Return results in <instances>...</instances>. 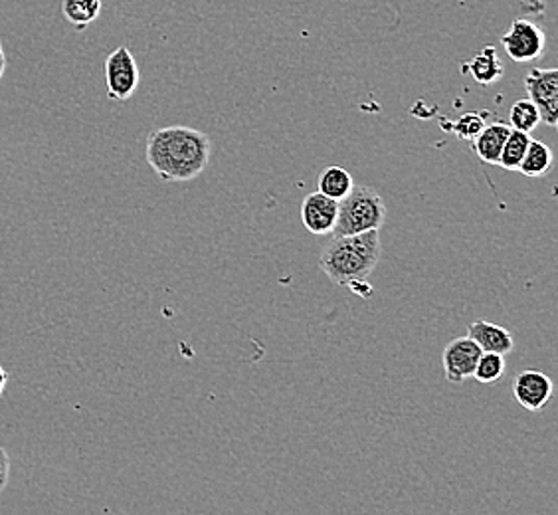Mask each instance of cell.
<instances>
[{"mask_svg": "<svg viewBox=\"0 0 558 515\" xmlns=\"http://www.w3.org/2000/svg\"><path fill=\"white\" fill-rule=\"evenodd\" d=\"M9 476H11V458H9V452L0 446V492L7 488Z\"/></svg>", "mask_w": 558, "mask_h": 515, "instance_id": "cell-20", "label": "cell"}, {"mask_svg": "<svg viewBox=\"0 0 558 515\" xmlns=\"http://www.w3.org/2000/svg\"><path fill=\"white\" fill-rule=\"evenodd\" d=\"M337 211H339V201L329 199L325 194H307L301 203V223L305 230H310L315 237H325L333 232L335 223H337Z\"/></svg>", "mask_w": 558, "mask_h": 515, "instance_id": "cell-9", "label": "cell"}, {"mask_svg": "<svg viewBox=\"0 0 558 515\" xmlns=\"http://www.w3.org/2000/svg\"><path fill=\"white\" fill-rule=\"evenodd\" d=\"M380 254V228L353 237L333 238L319 258V268L335 286L351 288L356 296L371 298L373 286L368 284V276L376 268Z\"/></svg>", "mask_w": 558, "mask_h": 515, "instance_id": "cell-2", "label": "cell"}, {"mask_svg": "<svg viewBox=\"0 0 558 515\" xmlns=\"http://www.w3.org/2000/svg\"><path fill=\"white\" fill-rule=\"evenodd\" d=\"M468 337H472L484 354L509 355L515 347V339L509 330H505L504 325L484 322V320L473 322L468 327Z\"/></svg>", "mask_w": 558, "mask_h": 515, "instance_id": "cell-10", "label": "cell"}, {"mask_svg": "<svg viewBox=\"0 0 558 515\" xmlns=\"http://www.w3.org/2000/svg\"><path fill=\"white\" fill-rule=\"evenodd\" d=\"M317 187H319L317 191L325 194V196L335 199V201H341L343 196L351 193V189L354 187L353 175L347 171L344 167L331 165V167H327L319 175Z\"/></svg>", "mask_w": 558, "mask_h": 515, "instance_id": "cell-14", "label": "cell"}, {"mask_svg": "<svg viewBox=\"0 0 558 515\" xmlns=\"http://www.w3.org/2000/svg\"><path fill=\"white\" fill-rule=\"evenodd\" d=\"M553 391H555L553 379L547 373L535 371V369L521 371L513 383V393L519 405L531 412H538L547 407L548 400L553 397Z\"/></svg>", "mask_w": 558, "mask_h": 515, "instance_id": "cell-8", "label": "cell"}, {"mask_svg": "<svg viewBox=\"0 0 558 515\" xmlns=\"http://www.w3.org/2000/svg\"><path fill=\"white\" fill-rule=\"evenodd\" d=\"M509 133H511L509 123H501V121H495L489 125L485 123V128L480 131V135L472 141L475 155L487 165H497Z\"/></svg>", "mask_w": 558, "mask_h": 515, "instance_id": "cell-12", "label": "cell"}, {"mask_svg": "<svg viewBox=\"0 0 558 515\" xmlns=\"http://www.w3.org/2000/svg\"><path fill=\"white\" fill-rule=\"evenodd\" d=\"M480 345L473 342L472 337H458L444 349L441 361L446 379L453 385H462L463 381L472 379L473 369L477 366V359L482 357Z\"/></svg>", "mask_w": 558, "mask_h": 515, "instance_id": "cell-7", "label": "cell"}, {"mask_svg": "<svg viewBox=\"0 0 558 515\" xmlns=\"http://www.w3.org/2000/svg\"><path fill=\"white\" fill-rule=\"evenodd\" d=\"M213 155V143L198 129L171 125L153 131L145 157L150 169L165 183H189L205 171Z\"/></svg>", "mask_w": 558, "mask_h": 515, "instance_id": "cell-1", "label": "cell"}, {"mask_svg": "<svg viewBox=\"0 0 558 515\" xmlns=\"http://www.w3.org/2000/svg\"><path fill=\"white\" fill-rule=\"evenodd\" d=\"M505 373V355L482 354L477 359V366L473 369V379L482 385H492L499 381Z\"/></svg>", "mask_w": 558, "mask_h": 515, "instance_id": "cell-18", "label": "cell"}, {"mask_svg": "<svg viewBox=\"0 0 558 515\" xmlns=\"http://www.w3.org/2000/svg\"><path fill=\"white\" fill-rule=\"evenodd\" d=\"M529 99L537 106L541 121L548 128L558 125V70L533 68L525 77Z\"/></svg>", "mask_w": 558, "mask_h": 515, "instance_id": "cell-6", "label": "cell"}, {"mask_svg": "<svg viewBox=\"0 0 558 515\" xmlns=\"http://www.w3.org/2000/svg\"><path fill=\"white\" fill-rule=\"evenodd\" d=\"M463 74L472 75L480 86H494L505 75V65L494 46H485L480 55L462 65Z\"/></svg>", "mask_w": 558, "mask_h": 515, "instance_id": "cell-11", "label": "cell"}, {"mask_svg": "<svg viewBox=\"0 0 558 515\" xmlns=\"http://www.w3.org/2000/svg\"><path fill=\"white\" fill-rule=\"evenodd\" d=\"M529 141H531V133L511 129L509 137L505 141L504 149H501L497 165H499L501 169H505V171H517L519 165L523 161V157H525Z\"/></svg>", "mask_w": 558, "mask_h": 515, "instance_id": "cell-16", "label": "cell"}, {"mask_svg": "<svg viewBox=\"0 0 558 515\" xmlns=\"http://www.w3.org/2000/svg\"><path fill=\"white\" fill-rule=\"evenodd\" d=\"M541 123V116L538 109L529 97L526 99H517L513 108L509 111V125L517 131H525L531 133L535 131Z\"/></svg>", "mask_w": 558, "mask_h": 515, "instance_id": "cell-17", "label": "cell"}, {"mask_svg": "<svg viewBox=\"0 0 558 515\" xmlns=\"http://www.w3.org/2000/svg\"><path fill=\"white\" fill-rule=\"evenodd\" d=\"M387 220V206L373 187H353L351 193L339 201L333 238L353 237L376 230Z\"/></svg>", "mask_w": 558, "mask_h": 515, "instance_id": "cell-3", "label": "cell"}, {"mask_svg": "<svg viewBox=\"0 0 558 515\" xmlns=\"http://www.w3.org/2000/svg\"><path fill=\"white\" fill-rule=\"evenodd\" d=\"M505 52L519 64L533 62L545 55L547 36L538 28L535 22L526 19H517L511 22L509 31L501 36Z\"/></svg>", "mask_w": 558, "mask_h": 515, "instance_id": "cell-5", "label": "cell"}, {"mask_svg": "<svg viewBox=\"0 0 558 515\" xmlns=\"http://www.w3.org/2000/svg\"><path fill=\"white\" fill-rule=\"evenodd\" d=\"M140 65L128 46H119L106 60V86L113 101H128L140 87Z\"/></svg>", "mask_w": 558, "mask_h": 515, "instance_id": "cell-4", "label": "cell"}, {"mask_svg": "<svg viewBox=\"0 0 558 515\" xmlns=\"http://www.w3.org/2000/svg\"><path fill=\"white\" fill-rule=\"evenodd\" d=\"M485 118H487V113L472 111V113H463L462 118L453 121V123H448V125L441 123V125H444V129L451 131L458 140L473 141L480 135V131L485 128Z\"/></svg>", "mask_w": 558, "mask_h": 515, "instance_id": "cell-19", "label": "cell"}, {"mask_svg": "<svg viewBox=\"0 0 558 515\" xmlns=\"http://www.w3.org/2000/svg\"><path fill=\"white\" fill-rule=\"evenodd\" d=\"M62 14L75 31H86L101 14V0H62Z\"/></svg>", "mask_w": 558, "mask_h": 515, "instance_id": "cell-15", "label": "cell"}, {"mask_svg": "<svg viewBox=\"0 0 558 515\" xmlns=\"http://www.w3.org/2000/svg\"><path fill=\"white\" fill-rule=\"evenodd\" d=\"M7 383H9V373H7L4 367L0 366V397H2L4 388H7Z\"/></svg>", "mask_w": 558, "mask_h": 515, "instance_id": "cell-21", "label": "cell"}, {"mask_svg": "<svg viewBox=\"0 0 558 515\" xmlns=\"http://www.w3.org/2000/svg\"><path fill=\"white\" fill-rule=\"evenodd\" d=\"M4 72H7V55H4V46L0 43V80H2Z\"/></svg>", "mask_w": 558, "mask_h": 515, "instance_id": "cell-22", "label": "cell"}, {"mask_svg": "<svg viewBox=\"0 0 558 515\" xmlns=\"http://www.w3.org/2000/svg\"><path fill=\"white\" fill-rule=\"evenodd\" d=\"M553 163H555V155H553V149L548 147L547 143L531 140L529 141V147H526L525 157H523V161H521L517 171L523 172L525 177H531V179H541V177L550 172Z\"/></svg>", "mask_w": 558, "mask_h": 515, "instance_id": "cell-13", "label": "cell"}]
</instances>
